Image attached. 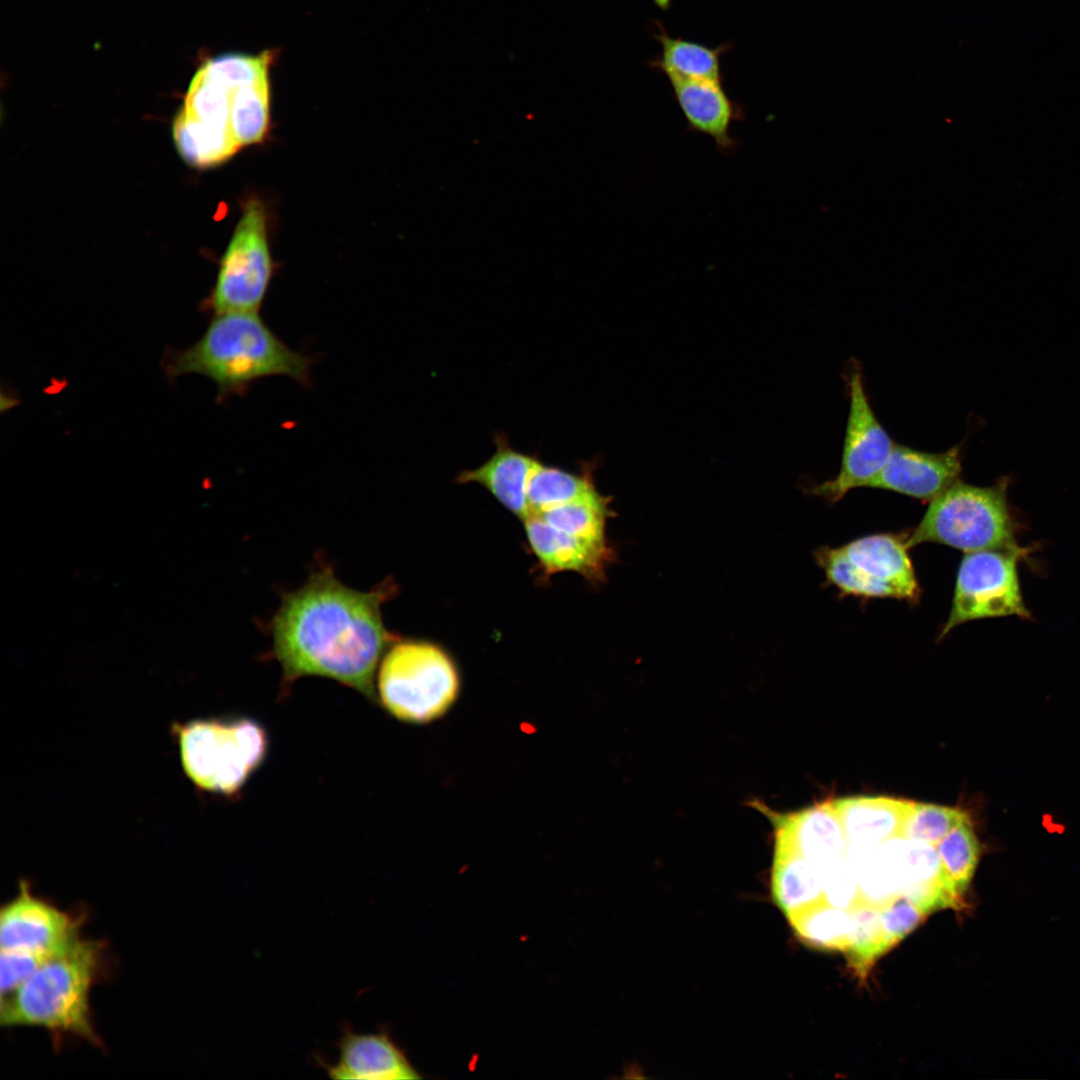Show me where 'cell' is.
Returning a JSON list of instances; mask_svg holds the SVG:
<instances>
[{
  "mask_svg": "<svg viewBox=\"0 0 1080 1080\" xmlns=\"http://www.w3.org/2000/svg\"><path fill=\"white\" fill-rule=\"evenodd\" d=\"M396 592L387 580L369 591L343 584L321 564L298 589L282 595L268 627L271 657L282 670L281 689L305 676L340 682L378 703L374 674L398 637L383 621L382 605Z\"/></svg>",
  "mask_w": 1080,
  "mask_h": 1080,
  "instance_id": "6da1fadb",
  "label": "cell"
},
{
  "mask_svg": "<svg viewBox=\"0 0 1080 1080\" xmlns=\"http://www.w3.org/2000/svg\"><path fill=\"white\" fill-rule=\"evenodd\" d=\"M312 357L291 349L258 313L216 314L202 337L177 354L172 376L196 373L210 378L221 397L242 394L256 381L285 376L312 386Z\"/></svg>",
  "mask_w": 1080,
  "mask_h": 1080,
  "instance_id": "7a4b0ae2",
  "label": "cell"
},
{
  "mask_svg": "<svg viewBox=\"0 0 1080 1080\" xmlns=\"http://www.w3.org/2000/svg\"><path fill=\"white\" fill-rule=\"evenodd\" d=\"M102 952L103 944L81 938L48 959L13 993L1 999V1025L39 1026L101 1045L91 1020L90 990Z\"/></svg>",
  "mask_w": 1080,
  "mask_h": 1080,
  "instance_id": "3957f363",
  "label": "cell"
},
{
  "mask_svg": "<svg viewBox=\"0 0 1080 1080\" xmlns=\"http://www.w3.org/2000/svg\"><path fill=\"white\" fill-rule=\"evenodd\" d=\"M182 767L198 788L232 797L263 764L268 734L248 717L212 718L175 724Z\"/></svg>",
  "mask_w": 1080,
  "mask_h": 1080,
  "instance_id": "277c9868",
  "label": "cell"
},
{
  "mask_svg": "<svg viewBox=\"0 0 1080 1080\" xmlns=\"http://www.w3.org/2000/svg\"><path fill=\"white\" fill-rule=\"evenodd\" d=\"M1008 480L981 487L960 479L930 501L918 525L906 537L908 548L936 543L965 553L1021 548L1007 500Z\"/></svg>",
  "mask_w": 1080,
  "mask_h": 1080,
  "instance_id": "5b68a950",
  "label": "cell"
},
{
  "mask_svg": "<svg viewBox=\"0 0 1080 1080\" xmlns=\"http://www.w3.org/2000/svg\"><path fill=\"white\" fill-rule=\"evenodd\" d=\"M377 687L383 707L402 721L422 723L442 715L456 698L457 670L439 646L396 640L380 664Z\"/></svg>",
  "mask_w": 1080,
  "mask_h": 1080,
  "instance_id": "8992f818",
  "label": "cell"
},
{
  "mask_svg": "<svg viewBox=\"0 0 1080 1080\" xmlns=\"http://www.w3.org/2000/svg\"><path fill=\"white\" fill-rule=\"evenodd\" d=\"M908 549L906 538L879 533L841 547H821L815 561L827 581L846 595L917 603L921 589Z\"/></svg>",
  "mask_w": 1080,
  "mask_h": 1080,
  "instance_id": "52a82bcc",
  "label": "cell"
},
{
  "mask_svg": "<svg viewBox=\"0 0 1080 1080\" xmlns=\"http://www.w3.org/2000/svg\"><path fill=\"white\" fill-rule=\"evenodd\" d=\"M1026 553L1025 548L965 553L957 571L951 609L939 639L955 627L973 620L1005 616L1030 619L1017 568Z\"/></svg>",
  "mask_w": 1080,
  "mask_h": 1080,
  "instance_id": "ba28073f",
  "label": "cell"
},
{
  "mask_svg": "<svg viewBox=\"0 0 1080 1080\" xmlns=\"http://www.w3.org/2000/svg\"><path fill=\"white\" fill-rule=\"evenodd\" d=\"M849 408L838 473L809 489L835 503L851 490L869 488L888 461L895 442L877 418L860 362L851 358L844 371Z\"/></svg>",
  "mask_w": 1080,
  "mask_h": 1080,
  "instance_id": "9c48e42d",
  "label": "cell"
},
{
  "mask_svg": "<svg viewBox=\"0 0 1080 1080\" xmlns=\"http://www.w3.org/2000/svg\"><path fill=\"white\" fill-rule=\"evenodd\" d=\"M263 204L250 200L221 262L209 300L216 314L258 313L272 277Z\"/></svg>",
  "mask_w": 1080,
  "mask_h": 1080,
  "instance_id": "30bf717a",
  "label": "cell"
},
{
  "mask_svg": "<svg viewBox=\"0 0 1080 1080\" xmlns=\"http://www.w3.org/2000/svg\"><path fill=\"white\" fill-rule=\"evenodd\" d=\"M0 912V950L49 959L82 938L80 920L33 895L25 881Z\"/></svg>",
  "mask_w": 1080,
  "mask_h": 1080,
  "instance_id": "8fae6325",
  "label": "cell"
},
{
  "mask_svg": "<svg viewBox=\"0 0 1080 1080\" xmlns=\"http://www.w3.org/2000/svg\"><path fill=\"white\" fill-rule=\"evenodd\" d=\"M961 446L927 452L895 443L885 466L869 488L932 501L960 479Z\"/></svg>",
  "mask_w": 1080,
  "mask_h": 1080,
  "instance_id": "7c38bea8",
  "label": "cell"
},
{
  "mask_svg": "<svg viewBox=\"0 0 1080 1080\" xmlns=\"http://www.w3.org/2000/svg\"><path fill=\"white\" fill-rule=\"evenodd\" d=\"M335 1063L319 1061L333 1079L408 1080L422 1076L413 1067L404 1051L381 1030L376 1033H357L344 1027L337 1043Z\"/></svg>",
  "mask_w": 1080,
  "mask_h": 1080,
  "instance_id": "4fadbf2b",
  "label": "cell"
},
{
  "mask_svg": "<svg viewBox=\"0 0 1080 1080\" xmlns=\"http://www.w3.org/2000/svg\"><path fill=\"white\" fill-rule=\"evenodd\" d=\"M523 522L530 548L546 576L571 571L593 583L606 580L607 569L616 559L608 541L593 542L566 534L534 513Z\"/></svg>",
  "mask_w": 1080,
  "mask_h": 1080,
  "instance_id": "5bb4252c",
  "label": "cell"
},
{
  "mask_svg": "<svg viewBox=\"0 0 1080 1080\" xmlns=\"http://www.w3.org/2000/svg\"><path fill=\"white\" fill-rule=\"evenodd\" d=\"M759 808L774 826L775 846L795 851L815 866L845 853L846 837L830 801L785 814Z\"/></svg>",
  "mask_w": 1080,
  "mask_h": 1080,
  "instance_id": "9a60e30c",
  "label": "cell"
},
{
  "mask_svg": "<svg viewBox=\"0 0 1080 1080\" xmlns=\"http://www.w3.org/2000/svg\"><path fill=\"white\" fill-rule=\"evenodd\" d=\"M494 443L493 455L481 466L461 471L456 482L483 486L506 509L524 520L530 514L526 496L528 481L540 460L515 450L503 433L495 434Z\"/></svg>",
  "mask_w": 1080,
  "mask_h": 1080,
  "instance_id": "2e32d148",
  "label": "cell"
},
{
  "mask_svg": "<svg viewBox=\"0 0 1080 1080\" xmlns=\"http://www.w3.org/2000/svg\"><path fill=\"white\" fill-rule=\"evenodd\" d=\"M909 800L852 796L831 800L849 846H876L901 836Z\"/></svg>",
  "mask_w": 1080,
  "mask_h": 1080,
  "instance_id": "e0dca14e",
  "label": "cell"
},
{
  "mask_svg": "<svg viewBox=\"0 0 1080 1080\" xmlns=\"http://www.w3.org/2000/svg\"><path fill=\"white\" fill-rule=\"evenodd\" d=\"M670 82L689 127L712 138L719 149H731L734 144L730 130L736 109L721 81L673 79Z\"/></svg>",
  "mask_w": 1080,
  "mask_h": 1080,
  "instance_id": "ac0fdd59",
  "label": "cell"
},
{
  "mask_svg": "<svg viewBox=\"0 0 1080 1080\" xmlns=\"http://www.w3.org/2000/svg\"><path fill=\"white\" fill-rule=\"evenodd\" d=\"M173 137L182 158L197 168L220 164L240 147L229 128L204 123L182 110L173 122Z\"/></svg>",
  "mask_w": 1080,
  "mask_h": 1080,
  "instance_id": "d6986e66",
  "label": "cell"
},
{
  "mask_svg": "<svg viewBox=\"0 0 1080 1080\" xmlns=\"http://www.w3.org/2000/svg\"><path fill=\"white\" fill-rule=\"evenodd\" d=\"M269 113V72L236 85L231 98L230 131L240 147L263 140L269 126Z\"/></svg>",
  "mask_w": 1080,
  "mask_h": 1080,
  "instance_id": "ffe728a7",
  "label": "cell"
},
{
  "mask_svg": "<svg viewBox=\"0 0 1080 1080\" xmlns=\"http://www.w3.org/2000/svg\"><path fill=\"white\" fill-rule=\"evenodd\" d=\"M656 37L662 52L653 65L665 73L669 80L721 81L720 56L724 51L723 47L710 48L682 38H674L662 28Z\"/></svg>",
  "mask_w": 1080,
  "mask_h": 1080,
  "instance_id": "44dd1931",
  "label": "cell"
},
{
  "mask_svg": "<svg viewBox=\"0 0 1080 1080\" xmlns=\"http://www.w3.org/2000/svg\"><path fill=\"white\" fill-rule=\"evenodd\" d=\"M609 506L610 498L594 488L571 502L534 514L566 534L593 542H607L606 523L613 515Z\"/></svg>",
  "mask_w": 1080,
  "mask_h": 1080,
  "instance_id": "7402d4cb",
  "label": "cell"
},
{
  "mask_svg": "<svg viewBox=\"0 0 1080 1080\" xmlns=\"http://www.w3.org/2000/svg\"><path fill=\"white\" fill-rule=\"evenodd\" d=\"M595 488L591 468L572 473L538 462L527 485L530 513H539L571 502Z\"/></svg>",
  "mask_w": 1080,
  "mask_h": 1080,
  "instance_id": "603a6c76",
  "label": "cell"
},
{
  "mask_svg": "<svg viewBox=\"0 0 1080 1080\" xmlns=\"http://www.w3.org/2000/svg\"><path fill=\"white\" fill-rule=\"evenodd\" d=\"M942 867L957 891L965 897L980 857V843L970 818L947 833L935 846Z\"/></svg>",
  "mask_w": 1080,
  "mask_h": 1080,
  "instance_id": "cb8c5ba5",
  "label": "cell"
},
{
  "mask_svg": "<svg viewBox=\"0 0 1080 1080\" xmlns=\"http://www.w3.org/2000/svg\"><path fill=\"white\" fill-rule=\"evenodd\" d=\"M968 818L966 812L956 807L911 801L901 836L936 846L947 833Z\"/></svg>",
  "mask_w": 1080,
  "mask_h": 1080,
  "instance_id": "d4e9b609",
  "label": "cell"
},
{
  "mask_svg": "<svg viewBox=\"0 0 1080 1080\" xmlns=\"http://www.w3.org/2000/svg\"><path fill=\"white\" fill-rule=\"evenodd\" d=\"M47 960L35 954L0 950L1 999L13 993Z\"/></svg>",
  "mask_w": 1080,
  "mask_h": 1080,
  "instance_id": "484cf974",
  "label": "cell"
}]
</instances>
